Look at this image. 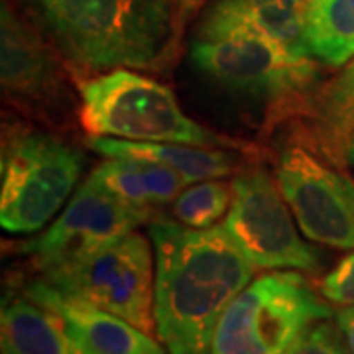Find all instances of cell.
I'll return each instance as SVG.
<instances>
[{"mask_svg": "<svg viewBox=\"0 0 354 354\" xmlns=\"http://www.w3.org/2000/svg\"><path fill=\"white\" fill-rule=\"evenodd\" d=\"M156 256V337L167 354H211L216 327L252 279L256 266L225 227L148 225Z\"/></svg>", "mask_w": 354, "mask_h": 354, "instance_id": "obj_1", "label": "cell"}, {"mask_svg": "<svg viewBox=\"0 0 354 354\" xmlns=\"http://www.w3.org/2000/svg\"><path fill=\"white\" fill-rule=\"evenodd\" d=\"M53 41L81 71L156 69L176 16L164 0H34Z\"/></svg>", "mask_w": 354, "mask_h": 354, "instance_id": "obj_2", "label": "cell"}, {"mask_svg": "<svg viewBox=\"0 0 354 354\" xmlns=\"http://www.w3.org/2000/svg\"><path fill=\"white\" fill-rule=\"evenodd\" d=\"M191 59L216 83L272 102L299 99L317 77L315 59H295L234 0H215L203 14Z\"/></svg>", "mask_w": 354, "mask_h": 354, "instance_id": "obj_3", "label": "cell"}, {"mask_svg": "<svg viewBox=\"0 0 354 354\" xmlns=\"http://www.w3.org/2000/svg\"><path fill=\"white\" fill-rule=\"evenodd\" d=\"M79 99L81 122L95 136L205 148L227 144L223 136L191 120L169 88L127 69L81 81Z\"/></svg>", "mask_w": 354, "mask_h": 354, "instance_id": "obj_4", "label": "cell"}, {"mask_svg": "<svg viewBox=\"0 0 354 354\" xmlns=\"http://www.w3.org/2000/svg\"><path fill=\"white\" fill-rule=\"evenodd\" d=\"M81 171L79 152L48 132H6L0 164L2 228L24 234L46 227L69 199Z\"/></svg>", "mask_w": 354, "mask_h": 354, "instance_id": "obj_5", "label": "cell"}, {"mask_svg": "<svg viewBox=\"0 0 354 354\" xmlns=\"http://www.w3.org/2000/svg\"><path fill=\"white\" fill-rule=\"evenodd\" d=\"M330 307L297 272H272L234 297L216 327L211 354H283Z\"/></svg>", "mask_w": 354, "mask_h": 354, "instance_id": "obj_6", "label": "cell"}, {"mask_svg": "<svg viewBox=\"0 0 354 354\" xmlns=\"http://www.w3.org/2000/svg\"><path fill=\"white\" fill-rule=\"evenodd\" d=\"M153 258L146 236L132 230L39 279L71 299L109 311L156 337Z\"/></svg>", "mask_w": 354, "mask_h": 354, "instance_id": "obj_7", "label": "cell"}, {"mask_svg": "<svg viewBox=\"0 0 354 354\" xmlns=\"http://www.w3.org/2000/svg\"><path fill=\"white\" fill-rule=\"evenodd\" d=\"M276 183L262 167L239 174L232 181V203L223 227L256 268L315 274L321 268V252L299 236Z\"/></svg>", "mask_w": 354, "mask_h": 354, "instance_id": "obj_8", "label": "cell"}, {"mask_svg": "<svg viewBox=\"0 0 354 354\" xmlns=\"http://www.w3.org/2000/svg\"><path fill=\"white\" fill-rule=\"evenodd\" d=\"M152 221V211L118 199L88 176L48 230L20 242L16 252L32 260L39 274L85 258Z\"/></svg>", "mask_w": 354, "mask_h": 354, "instance_id": "obj_9", "label": "cell"}, {"mask_svg": "<svg viewBox=\"0 0 354 354\" xmlns=\"http://www.w3.org/2000/svg\"><path fill=\"white\" fill-rule=\"evenodd\" d=\"M333 165L304 146H288L279 153L276 181L309 241L348 250L354 248V183Z\"/></svg>", "mask_w": 354, "mask_h": 354, "instance_id": "obj_10", "label": "cell"}, {"mask_svg": "<svg viewBox=\"0 0 354 354\" xmlns=\"http://www.w3.org/2000/svg\"><path fill=\"white\" fill-rule=\"evenodd\" d=\"M0 81L10 101L53 122L71 104L55 53L6 2L0 12Z\"/></svg>", "mask_w": 354, "mask_h": 354, "instance_id": "obj_11", "label": "cell"}, {"mask_svg": "<svg viewBox=\"0 0 354 354\" xmlns=\"http://www.w3.org/2000/svg\"><path fill=\"white\" fill-rule=\"evenodd\" d=\"M22 293L55 315L81 354H165L152 335L109 311L67 297L44 279L26 283Z\"/></svg>", "mask_w": 354, "mask_h": 354, "instance_id": "obj_12", "label": "cell"}, {"mask_svg": "<svg viewBox=\"0 0 354 354\" xmlns=\"http://www.w3.org/2000/svg\"><path fill=\"white\" fill-rule=\"evenodd\" d=\"M87 146L104 158H138L176 171L187 183L228 176L234 164L232 158L205 146L171 144V142H134V140L93 136Z\"/></svg>", "mask_w": 354, "mask_h": 354, "instance_id": "obj_13", "label": "cell"}, {"mask_svg": "<svg viewBox=\"0 0 354 354\" xmlns=\"http://www.w3.org/2000/svg\"><path fill=\"white\" fill-rule=\"evenodd\" d=\"M0 348L2 354H81L51 311L14 291L2 299Z\"/></svg>", "mask_w": 354, "mask_h": 354, "instance_id": "obj_14", "label": "cell"}, {"mask_svg": "<svg viewBox=\"0 0 354 354\" xmlns=\"http://www.w3.org/2000/svg\"><path fill=\"white\" fill-rule=\"evenodd\" d=\"M91 177L118 199L148 211L176 201L187 185L176 171L138 158H109L91 171Z\"/></svg>", "mask_w": 354, "mask_h": 354, "instance_id": "obj_15", "label": "cell"}, {"mask_svg": "<svg viewBox=\"0 0 354 354\" xmlns=\"http://www.w3.org/2000/svg\"><path fill=\"white\" fill-rule=\"evenodd\" d=\"M313 134L321 152L339 165L354 142V62L325 88L313 113Z\"/></svg>", "mask_w": 354, "mask_h": 354, "instance_id": "obj_16", "label": "cell"}, {"mask_svg": "<svg viewBox=\"0 0 354 354\" xmlns=\"http://www.w3.org/2000/svg\"><path fill=\"white\" fill-rule=\"evenodd\" d=\"M313 59L342 67L354 57V0H305Z\"/></svg>", "mask_w": 354, "mask_h": 354, "instance_id": "obj_17", "label": "cell"}, {"mask_svg": "<svg viewBox=\"0 0 354 354\" xmlns=\"http://www.w3.org/2000/svg\"><path fill=\"white\" fill-rule=\"evenodd\" d=\"M248 18L299 62H311L305 0H234Z\"/></svg>", "mask_w": 354, "mask_h": 354, "instance_id": "obj_18", "label": "cell"}, {"mask_svg": "<svg viewBox=\"0 0 354 354\" xmlns=\"http://www.w3.org/2000/svg\"><path fill=\"white\" fill-rule=\"evenodd\" d=\"M232 203V183L223 181H197L189 189H183L174 201V216L177 223L189 228H211L227 213Z\"/></svg>", "mask_w": 354, "mask_h": 354, "instance_id": "obj_19", "label": "cell"}, {"mask_svg": "<svg viewBox=\"0 0 354 354\" xmlns=\"http://www.w3.org/2000/svg\"><path fill=\"white\" fill-rule=\"evenodd\" d=\"M283 354H353L344 341V335L329 323L321 319L311 323L307 329L291 342Z\"/></svg>", "mask_w": 354, "mask_h": 354, "instance_id": "obj_20", "label": "cell"}, {"mask_svg": "<svg viewBox=\"0 0 354 354\" xmlns=\"http://www.w3.org/2000/svg\"><path fill=\"white\" fill-rule=\"evenodd\" d=\"M319 291L330 304L354 307V252L344 256L323 278Z\"/></svg>", "mask_w": 354, "mask_h": 354, "instance_id": "obj_21", "label": "cell"}, {"mask_svg": "<svg viewBox=\"0 0 354 354\" xmlns=\"http://www.w3.org/2000/svg\"><path fill=\"white\" fill-rule=\"evenodd\" d=\"M165 4L171 8L177 22H185L189 16L197 12L207 0H164Z\"/></svg>", "mask_w": 354, "mask_h": 354, "instance_id": "obj_22", "label": "cell"}, {"mask_svg": "<svg viewBox=\"0 0 354 354\" xmlns=\"http://www.w3.org/2000/svg\"><path fill=\"white\" fill-rule=\"evenodd\" d=\"M337 325L344 335V341L348 344L351 353L354 354V307H344L337 313Z\"/></svg>", "mask_w": 354, "mask_h": 354, "instance_id": "obj_23", "label": "cell"}, {"mask_svg": "<svg viewBox=\"0 0 354 354\" xmlns=\"http://www.w3.org/2000/svg\"><path fill=\"white\" fill-rule=\"evenodd\" d=\"M348 160L354 164V142H353V146H351V152H348Z\"/></svg>", "mask_w": 354, "mask_h": 354, "instance_id": "obj_24", "label": "cell"}]
</instances>
